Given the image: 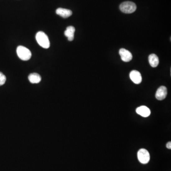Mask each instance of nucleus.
Segmentation results:
<instances>
[{
  "mask_svg": "<svg viewBox=\"0 0 171 171\" xmlns=\"http://www.w3.org/2000/svg\"><path fill=\"white\" fill-rule=\"evenodd\" d=\"M36 39L39 45L45 49H48L50 46V42L48 37L42 31L38 32L36 35Z\"/></svg>",
  "mask_w": 171,
  "mask_h": 171,
  "instance_id": "1",
  "label": "nucleus"
},
{
  "mask_svg": "<svg viewBox=\"0 0 171 171\" xmlns=\"http://www.w3.org/2000/svg\"><path fill=\"white\" fill-rule=\"evenodd\" d=\"M17 53L19 58L22 61H28L31 57L30 50L22 46H19L17 49Z\"/></svg>",
  "mask_w": 171,
  "mask_h": 171,
  "instance_id": "2",
  "label": "nucleus"
},
{
  "mask_svg": "<svg viewBox=\"0 0 171 171\" xmlns=\"http://www.w3.org/2000/svg\"><path fill=\"white\" fill-rule=\"evenodd\" d=\"M119 8L122 12L129 14L136 11V5L132 2H125L120 5Z\"/></svg>",
  "mask_w": 171,
  "mask_h": 171,
  "instance_id": "3",
  "label": "nucleus"
},
{
  "mask_svg": "<svg viewBox=\"0 0 171 171\" xmlns=\"http://www.w3.org/2000/svg\"><path fill=\"white\" fill-rule=\"evenodd\" d=\"M138 160L141 163L146 164L150 160V156L149 152L146 149L142 148L138 151L137 153Z\"/></svg>",
  "mask_w": 171,
  "mask_h": 171,
  "instance_id": "4",
  "label": "nucleus"
},
{
  "mask_svg": "<svg viewBox=\"0 0 171 171\" xmlns=\"http://www.w3.org/2000/svg\"><path fill=\"white\" fill-rule=\"evenodd\" d=\"M119 53L121 56V58L124 62H129L132 59V53L129 50H127L125 49L122 48L120 49Z\"/></svg>",
  "mask_w": 171,
  "mask_h": 171,
  "instance_id": "5",
  "label": "nucleus"
},
{
  "mask_svg": "<svg viewBox=\"0 0 171 171\" xmlns=\"http://www.w3.org/2000/svg\"><path fill=\"white\" fill-rule=\"evenodd\" d=\"M167 94V88L165 86H161L156 91L155 98L158 100H163L165 99Z\"/></svg>",
  "mask_w": 171,
  "mask_h": 171,
  "instance_id": "6",
  "label": "nucleus"
},
{
  "mask_svg": "<svg viewBox=\"0 0 171 171\" xmlns=\"http://www.w3.org/2000/svg\"><path fill=\"white\" fill-rule=\"evenodd\" d=\"M131 81L136 84H139L142 82V78L141 73L137 71H132L130 73Z\"/></svg>",
  "mask_w": 171,
  "mask_h": 171,
  "instance_id": "7",
  "label": "nucleus"
},
{
  "mask_svg": "<svg viewBox=\"0 0 171 171\" xmlns=\"http://www.w3.org/2000/svg\"><path fill=\"white\" fill-rule=\"evenodd\" d=\"M136 112L138 115L145 118L149 117L151 114V111L150 109L145 106H141L137 108L136 109Z\"/></svg>",
  "mask_w": 171,
  "mask_h": 171,
  "instance_id": "8",
  "label": "nucleus"
},
{
  "mask_svg": "<svg viewBox=\"0 0 171 171\" xmlns=\"http://www.w3.org/2000/svg\"><path fill=\"white\" fill-rule=\"evenodd\" d=\"M56 12L57 14L63 17L64 18H67L68 17L72 16V11L62 8H59L57 9Z\"/></svg>",
  "mask_w": 171,
  "mask_h": 171,
  "instance_id": "9",
  "label": "nucleus"
},
{
  "mask_svg": "<svg viewBox=\"0 0 171 171\" xmlns=\"http://www.w3.org/2000/svg\"><path fill=\"white\" fill-rule=\"evenodd\" d=\"M75 29L73 26H70L67 28L66 30L65 31V35L67 38V39L69 41H72L74 38V33Z\"/></svg>",
  "mask_w": 171,
  "mask_h": 171,
  "instance_id": "10",
  "label": "nucleus"
},
{
  "mask_svg": "<svg viewBox=\"0 0 171 171\" xmlns=\"http://www.w3.org/2000/svg\"><path fill=\"white\" fill-rule=\"evenodd\" d=\"M148 59L149 64L152 67H156L159 64V58L155 54H150L148 57Z\"/></svg>",
  "mask_w": 171,
  "mask_h": 171,
  "instance_id": "11",
  "label": "nucleus"
},
{
  "mask_svg": "<svg viewBox=\"0 0 171 171\" xmlns=\"http://www.w3.org/2000/svg\"><path fill=\"white\" fill-rule=\"evenodd\" d=\"M29 80L31 83L37 84L40 82L41 78L39 74L34 73L30 74L28 76Z\"/></svg>",
  "mask_w": 171,
  "mask_h": 171,
  "instance_id": "12",
  "label": "nucleus"
},
{
  "mask_svg": "<svg viewBox=\"0 0 171 171\" xmlns=\"http://www.w3.org/2000/svg\"><path fill=\"white\" fill-rule=\"evenodd\" d=\"M6 78L5 76L2 73L0 72V86L3 85L6 82Z\"/></svg>",
  "mask_w": 171,
  "mask_h": 171,
  "instance_id": "13",
  "label": "nucleus"
},
{
  "mask_svg": "<svg viewBox=\"0 0 171 171\" xmlns=\"http://www.w3.org/2000/svg\"><path fill=\"white\" fill-rule=\"evenodd\" d=\"M166 147H167L168 149H171V142H169L167 143L166 144Z\"/></svg>",
  "mask_w": 171,
  "mask_h": 171,
  "instance_id": "14",
  "label": "nucleus"
}]
</instances>
